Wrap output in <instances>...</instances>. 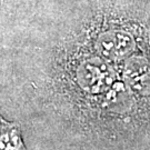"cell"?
Instances as JSON below:
<instances>
[{
  "instance_id": "7a4b0ae2",
  "label": "cell",
  "mask_w": 150,
  "mask_h": 150,
  "mask_svg": "<svg viewBox=\"0 0 150 150\" xmlns=\"http://www.w3.org/2000/svg\"><path fill=\"white\" fill-rule=\"evenodd\" d=\"M132 41L130 37L122 33H109L101 37L99 41V51L103 56L119 59L131 51Z\"/></svg>"
},
{
  "instance_id": "6da1fadb",
  "label": "cell",
  "mask_w": 150,
  "mask_h": 150,
  "mask_svg": "<svg viewBox=\"0 0 150 150\" xmlns=\"http://www.w3.org/2000/svg\"><path fill=\"white\" fill-rule=\"evenodd\" d=\"M78 74L81 86L88 91H101L112 81L111 70L99 60H90L82 64Z\"/></svg>"
}]
</instances>
